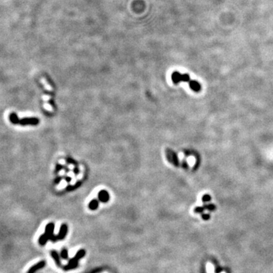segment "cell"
<instances>
[{"label": "cell", "instance_id": "1", "mask_svg": "<svg viewBox=\"0 0 273 273\" xmlns=\"http://www.w3.org/2000/svg\"><path fill=\"white\" fill-rule=\"evenodd\" d=\"M9 119L12 124H21V125H37L39 124V119L36 118H26L23 119H18L15 113H11L9 116Z\"/></svg>", "mask_w": 273, "mask_h": 273}, {"label": "cell", "instance_id": "2", "mask_svg": "<svg viewBox=\"0 0 273 273\" xmlns=\"http://www.w3.org/2000/svg\"><path fill=\"white\" fill-rule=\"evenodd\" d=\"M85 255H86V251H85V250L81 249L80 250H78V252H77V253L75 254V256H74L72 259L69 260L68 264L63 267V269H64V271H69V270H71V269H76L78 266V261H79L80 259H82Z\"/></svg>", "mask_w": 273, "mask_h": 273}, {"label": "cell", "instance_id": "3", "mask_svg": "<svg viewBox=\"0 0 273 273\" xmlns=\"http://www.w3.org/2000/svg\"><path fill=\"white\" fill-rule=\"evenodd\" d=\"M171 80L173 81L175 84H178L180 82H187L190 83L191 81L190 75L187 74H181L178 71H174L173 74H171Z\"/></svg>", "mask_w": 273, "mask_h": 273}, {"label": "cell", "instance_id": "4", "mask_svg": "<svg viewBox=\"0 0 273 273\" xmlns=\"http://www.w3.org/2000/svg\"><path fill=\"white\" fill-rule=\"evenodd\" d=\"M166 156L168 158L169 162L173 163L175 166H178L179 165V162H178V156L176 155V153L171 150V149H166Z\"/></svg>", "mask_w": 273, "mask_h": 273}, {"label": "cell", "instance_id": "5", "mask_svg": "<svg viewBox=\"0 0 273 273\" xmlns=\"http://www.w3.org/2000/svg\"><path fill=\"white\" fill-rule=\"evenodd\" d=\"M45 266H46V262L44 260H42V261L37 262V264L33 265V266H31L27 273H35L36 272L39 271L40 269H43Z\"/></svg>", "mask_w": 273, "mask_h": 273}, {"label": "cell", "instance_id": "6", "mask_svg": "<svg viewBox=\"0 0 273 273\" xmlns=\"http://www.w3.org/2000/svg\"><path fill=\"white\" fill-rule=\"evenodd\" d=\"M68 231V225H67L66 224H62L60 227L58 235H57L58 236V240H63V239L65 238V236L67 235Z\"/></svg>", "mask_w": 273, "mask_h": 273}, {"label": "cell", "instance_id": "7", "mask_svg": "<svg viewBox=\"0 0 273 273\" xmlns=\"http://www.w3.org/2000/svg\"><path fill=\"white\" fill-rule=\"evenodd\" d=\"M110 199V196H109V193L106 191H100L98 193V200H100V202L102 203H107Z\"/></svg>", "mask_w": 273, "mask_h": 273}, {"label": "cell", "instance_id": "8", "mask_svg": "<svg viewBox=\"0 0 273 273\" xmlns=\"http://www.w3.org/2000/svg\"><path fill=\"white\" fill-rule=\"evenodd\" d=\"M54 228H55V225H54V223H52V222H50L49 224H47L46 226L44 234L49 238V240H50V238L54 235Z\"/></svg>", "mask_w": 273, "mask_h": 273}, {"label": "cell", "instance_id": "9", "mask_svg": "<svg viewBox=\"0 0 273 273\" xmlns=\"http://www.w3.org/2000/svg\"><path fill=\"white\" fill-rule=\"evenodd\" d=\"M51 256L53 259L54 262H56V264L57 266L62 267V262H61L60 260V255L58 254V252L56 250H52L51 251Z\"/></svg>", "mask_w": 273, "mask_h": 273}, {"label": "cell", "instance_id": "10", "mask_svg": "<svg viewBox=\"0 0 273 273\" xmlns=\"http://www.w3.org/2000/svg\"><path fill=\"white\" fill-rule=\"evenodd\" d=\"M189 86L191 87V89L194 92H200L201 90V85L196 80H191L189 83Z\"/></svg>", "mask_w": 273, "mask_h": 273}, {"label": "cell", "instance_id": "11", "mask_svg": "<svg viewBox=\"0 0 273 273\" xmlns=\"http://www.w3.org/2000/svg\"><path fill=\"white\" fill-rule=\"evenodd\" d=\"M99 207V201L96 199L91 200L89 203V209L91 210H96Z\"/></svg>", "mask_w": 273, "mask_h": 273}, {"label": "cell", "instance_id": "12", "mask_svg": "<svg viewBox=\"0 0 273 273\" xmlns=\"http://www.w3.org/2000/svg\"><path fill=\"white\" fill-rule=\"evenodd\" d=\"M49 240V238H48L45 234H41L40 238H39V244H40L41 246H44Z\"/></svg>", "mask_w": 273, "mask_h": 273}, {"label": "cell", "instance_id": "13", "mask_svg": "<svg viewBox=\"0 0 273 273\" xmlns=\"http://www.w3.org/2000/svg\"><path fill=\"white\" fill-rule=\"evenodd\" d=\"M61 257L63 259V260H68V251L67 250L66 248H63L61 250Z\"/></svg>", "mask_w": 273, "mask_h": 273}, {"label": "cell", "instance_id": "14", "mask_svg": "<svg viewBox=\"0 0 273 273\" xmlns=\"http://www.w3.org/2000/svg\"><path fill=\"white\" fill-rule=\"evenodd\" d=\"M210 199H211V197H210V196L209 195H208V194H206V195L204 196V197H203V202H206V201H209V200H210Z\"/></svg>", "mask_w": 273, "mask_h": 273}, {"label": "cell", "instance_id": "15", "mask_svg": "<svg viewBox=\"0 0 273 273\" xmlns=\"http://www.w3.org/2000/svg\"><path fill=\"white\" fill-rule=\"evenodd\" d=\"M50 240H51V241H52V243H56V241H57V240H58V236H57V235H53V236H52V237L51 238H50Z\"/></svg>", "mask_w": 273, "mask_h": 273}, {"label": "cell", "instance_id": "16", "mask_svg": "<svg viewBox=\"0 0 273 273\" xmlns=\"http://www.w3.org/2000/svg\"><path fill=\"white\" fill-rule=\"evenodd\" d=\"M62 169V165H56V171H59V169Z\"/></svg>", "mask_w": 273, "mask_h": 273}, {"label": "cell", "instance_id": "17", "mask_svg": "<svg viewBox=\"0 0 273 273\" xmlns=\"http://www.w3.org/2000/svg\"><path fill=\"white\" fill-rule=\"evenodd\" d=\"M100 269H95L94 271H93L92 272H90V273H96V272H100Z\"/></svg>", "mask_w": 273, "mask_h": 273}, {"label": "cell", "instance_id": "18", "mask_svg": "<svg viewBox=\"0 0 273 273\" xmlns=\"http://www.w3.org/2000/svg\"><path fill=\"white\" fill-rule=\"evenodd\" d=\"M60 179H61V178H57V179H56V181H55V182H56V184H58V181H60Z\"/></svg>", "mask_w": 273, "mask_h": 273}]
</instances>
